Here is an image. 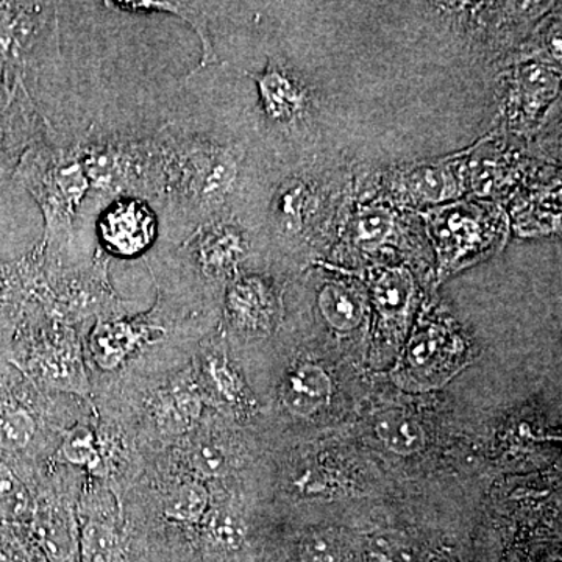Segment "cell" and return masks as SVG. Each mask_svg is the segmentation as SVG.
Segmentation results:
<instances>
[{"mask_svg":"<svg viewBox=\"0 0 562 562\" xmlns=\"http://www.w3.org/2000/svg\"><path fill=\"white\" fill-rule=\"evenodd\" d=\"M11 269L13 268H10V266L0 265V303L5 299V292L9 290Z\"/></svg>","mask_w":562,"mask_h":562,"instance_id":"cell-30","label":"cell"},{"mask_svg":"<svg viewBox=\"0 0 562 562\" xmlns=\"http://www.w3.org/2000/svg\"><path fill=\"white\" fill-rule=\"evenodd\" d=\"M319 308L322 316L339 331H350L361 324L364 310L360 297L346 288L325 286L319 295Z\"/></svg>","mask_w":562,"mask_h":562,"instance_id":"cell-14","label":"cell"},{"mask_svg":"<svg viewBox=\"0 0 562 562\" xmlns=\"http://www.w3.org/2000/svg\"><path fill=\"white\" fill-rule=\"evenodd\" d=\"M369 562H414L412 547L394 535L373 538L368 549Z\"/></svg>","mask_w":562,"mask_h":562,"instance_id":"cell-25","label":"cell"},{"mask_svg":"<svg viewBox=\"0 0 562 562\" xmlns=\"http://www.w3.org/2000/svg\"><path fill=\"white\" fill-rule=\"evenodd\" d=\"M201 412L202 403L198 391L183 380L173 383L171 390L161 395L157 405L158 422L169 432L190 430L201 416Z\"/></svg>","mask_w":562,"mask_h":562,"instance_id":"cell-11","label":"cell"},{"mask_svg":"<svg viewBox=\"0 0 562 562\" xmlns=\"http://www.w3.org/2000/svg\"><path fill=\"white\" fill-rule=\"evenodd\" d=\"M284 405L301 417L314 416L331 401V382L314 364H302L286 376L281 390Z\"/></svg>","mask_w":562,"mask_h":562,"instance_id":"cell-9","label":"cell"},{"mask_svg":"<svg viewBox=\"0 0 562 562\" xmlns=\"http://www.w3.org/2000/svg\"><path fill=\"white\" fill-rule=\"evenodd\" d=\"M2 117L3 116H0V177H2V173L5 172L2 168H5V165H9V162H11L9 158L2 157V155H11L14 154V151L21 150L20 147L10 146V144H13L14 140H16V143H20V139L14 138L13 132H5L11 131V125L3 124Z\"/></svg>","mask_w":562,"mask_h":562,"instance_id":"cell-28","label":"cell"},{"mask_svg":"<svg viewBox=\"0 0 562 562\" xmlns=\"http://www.w3.org/2000/svg\"><path fill=\"white\" fill-rule=\"evenodd\" d=\"M432 241L438 249L442 271L461 268L494 249L501 239L494 213L471 203L441 206L428 214Z\"/></svg>","mask_w":562,"mask_h":562,"instance_id":"cell-2","label":"cell"},{"mask_svg":"<svg viewBox=\"0 0 562 562\" xmlns=\"http://www.w3.org/2000/svg\"><path fill=\"white\" fill-rule=\"evenodd\" d=\"M61 450L66 460L76 465H90L91 468L99 460L94 432L83 425H77L66 435Z\"/></svg>","mask_w":562,"mask_h":562,"instance_id":"cell-23","label":"cell"},{"mask_svg":"<svg viewBox=\"0 0 562 562\" xmlns=\"http://www.w3.org/2000/svg\"><path fill=\"white\" fill-rule=\"evenodd\" d=\"M36 425L24 409L0 406V449L18 452L25 449L35 436Z\"/></svg>","mask_w":562,"mask_h":562,"instance_id":"cell-18","label":"cell"},{"mask_svg":"<svg viewBox=\"0 0 562 562\" xmlns=\"http://www.w3.org/2000/svg\"><path fill=\"white\" fill-rule=\"evenodd\" d=\"M35 368L44 382L61 390L80 392L87 382L72 333L61 331L47 339L36 351Z\"/></svg>","mask_w":562,"mask_h":562,"instance_id":"cell-8","label":"cell"},{"mask_svg":"<svg viewBox=\"0 0 562 562\" xmlns=\"http://www.w3.org/2000/svg\"><path fill=\"white\" fill-rule=\"evenodd\" d=\"M81 562H121L120 536L110 525L88 522L80 538Z\"/></svg>","mask_w":562,"mask_h":562,"instance_id":"cell-16","label":"cell"},{"mask_svg":"<svg viewBox=\"0 0 562 562\" xmlns=\"http://www.w3.org/2000/svg\"><path fill=\"white\" fill-rule=\"evenodd\" d=\"M394 222L386 211L368 210L355 221V239L361 246H380L392 235Z\"/></svg>","mask_w":562,"mask_h":562,"instance_id":"cell-22","label":"cell"},{"mask_svg":"<svg viewBox=\"0 0 562 562\" xmlns=\"http://www.w3.org/2000/svg\"><path fill=\"white\" fill-rule=\"evenodd\" d=\"M206 536L214 547L224 552H236L246 542V527L231 512H214L206 517Z\"/></svg>","mask_w":562,"mask_h":562,"instance_id":"cell-20","label":"cell"},{"mask_svg":"<svg viewBox=\"0 0 562 562\" xmlns=\"http://www.w3.org/2000/svg\"><path fill=\"white\" fill-rule=\"evenodd\" d=\"M210 373L213 376L214 382H217V386L220 390L227 394V397H232V395L236 394L238 391V380H236L235 373L231 371L227 364L224 361H221L220 358H211L210 360Z\"/></svg>","mask_w":562,"mask_h":562,"instance_id":"cell-27","label":"cell"},{"mask_svg":"<svg viewBox=\"0 0 562 562\" xmlns=\"http://www.w3.org/2000/svg\"><path fill=\"white\" fill-rule=\"evenodd\" d=\"M341 546L331 532L314 531L303 539L301 562H341Z\"/></svg>","mask_w":562,"mask_h":562,"instance_id":"cell-24","label":"cell"},{"mask_svg":"<svg viewBox=\"0 0 562 562\" xmlns=\"http://www.w3.org/2000/svg\"><path fill=\"white\" fill-rule=\"evenodd\" d=\"M376 435L391 452L409 457L424 449L425 432L422 425L408 414H384L376 422Z\"/></svg>","mask_w":562,"mask_h":562,"instance_id":"cell-12","label":"cell"},{"mask_svg":"<svg viewBox=\"0 0 562 562\" xmlns=\"http://www.w3.org/2000/svg\"><path fill=\"white\" fill-rule=\"evenodd\" d=\"M195 471L205 476H221L227 472L228 461L224 450L214 443H202L191 457Z\"/></svg>","mask_w":562,"mask_h":562,"instance_id":"cell-26","label":"cell"},{"mask_svg":"<svg viewBox=\"0 0 562 562\" xmlns=\"http://www.w3.org/2000/svg\"><path fill=\"white\" fill-rule=\"evenodd\" d=\"M31 495L9 469L0 465V512L10 519L21 520L31 514Z\"/></svg>","mask_w":562,"mask_h":562,"instance_id":"cell-21","label":"cell"},{"mask_svg":"<svg viewBox=\"0 0 562 562\" xmlns=\"http://www.w3.org/2000/svg\"><path fill=\"white\" fill-rule=\"evenodd\" d=\"M405 183L414 192V198L428 203L446 201L457 191L452 177L443 168L419 169L409 173Z\"/></svg>","mask_w":562,"mask_h":562,"instance_id":"cell-19","label":"cell"},{"mask_svg":"<svg viewBox=\"0 0 562 562\" xmlns=\"http://www.w3.org/2000/svg\"><path fill=\"white\" fill-rule=\"evenodd\" d=\"M239 147L166 122L146 138L144 201L158 202L176 232L227 214L225 205L241 179ZM190 232V233H191Z\"/></svg>","mask_w":562,"mask_h":562,"instance_id":"cell-1","label":"cell"},{"mask_svg":"<svg viewBox=\"0 0 562 562\" xmlns=\"http://www.w3.org/2000/svg\"><path fill=\"white\" fill-rule=\"evenodd\" d=\"M227 314L239 331L260 335L271 330L279 314L273 284L261 276L238 277L227 292Z\"/></svg>","mask_w":562,"mask_h":562,"instance_id":"cell-5","label":"cell"},{"mask_svg":"<svg viewBox=\"0 0 562 562\" xmlns=\"http://www.w3.org/2000/svg\"><path fill=\"white\" fill-rule=\"evenodd\" d=\"M249 247L246 231L227 213L195 227L180 244V251H187L205 279L221 281L238 276Z\"/></svg>","mask_w":562,"mask_h":562,"instance_id":"cell-3","label":"cell"},{"mask_svg":"<svg viewBox=\"0 0 562 562\" xmlns=\"http://www.w3.org/2000/svg\"><path fill=\"white\" fill-rule=\"evenodd\" d=\"M251 79L260 92L262 111L277 124H290L308 109L310 95L305 85L281 63L269 60L265 70L255 74Z\"/></svg>","mask_w":562,"mask_h":562,"instance_id":"cell-6","label":"cell"},{"mask_svg":"<svg viewBox=\"0 0 562 562\" xmlns=\"http://www.w3.org/2000/svg\"><path fill=\"white\" fill-rule=\"evenodd\" d=\"M155 331H160V328L138 322L99 321L90 335L92 358L102 369L110 371L127 360Z\"/></svg>","mask_w":562,"mask_h":562,"instance_id":"cell-7","label":"cell"},{"mask_svg":"<svg viewBox=\"0 0 562 562\" xmlns=\"http://www.w3.org/2000/svg\"><path fill=\"white\" fill-rule=\"evenodd\" d=\"M105 5L113 7V9L127 11V13H165L172 14V16L180 18L181 21L190 24L194 32L198 33L199 40L202 43V60L199 63L195 72L206 68L210 65L220 63L216 50H214L213 41L210 36L209 18H206L205 10L202 3L194 2H169V0H140V2H128V0H117V2H105Z\"/></svg>","mask_w":562,"mask_h":562,"instance_id":"cell-10","label":"cell"},{"mask_svg":"<svg viewBox=\"0 0 562 562\" xmlns=\"http://www.w3.org/2000/svg\"><path fill=\"white\" fill-rule=\"evenodd\" d=\"M312 191L303 180H290L281 184L273 199V217L277 227L284 233H295L305 225L312 206Z\"/></svg>","mask_w":562,"mask_h":562,"instance_id":"cell-13","label":"cell"},{"mask_svg":"<svg viewBox=\"0 0 562 562\" xmlns=\"http://www.w3.org/2000/svg\"><path fill=\"white\" fill-rule=\"evenodd\" d=\"M0 562H16L13 547L3 536H0Z\"/></svg>","mask_w":562,"mask_h":562,"instance_id":"cell-29","label":"cell"},{"mask_svg":"<svg viewBox=\"0 0 562 562\" xmlns=\"http://www.w3.org/2000/svg\"><path fill=\"white\" fill-rule=\"evenodd\" d=\"M413 294L412 276L405 269L384 271L373 288L380 312L387 316H397L408 308Z\"/></svg>","mask_w":562,"mask_h":562,"instance_id":"cell-17","label":"cell"},{"mask_svg":"<svg viewBox=\"0 0 562 562\" xmlns=\"http://www.w3.org/2000/svg\"><path fill=\"white\" fill-rule=\"evenodd\" d=\"M209 491L201 483H184L173 490L165 502V516L173 522L195 524L206 516Z\"/></svg>","mask_w":562,"mask_h":562,"instance_id":"cell-15","label":"cell"},{"mask_svg":"<svg viewBox=\"0 0 562 562\" xmlns=\"http://www.w3.org/2000/svg\"><path fill=\"white\" fill-rule=\"evenodd\" d=\"M158 225L151 203L138 195H121L99 211L95 227L103 254L135 258L154 244Z\"/></svg>","mask_w":562,"mask_h":562,"instance_id":"cell-4","label":"cell"}]
</instances>
